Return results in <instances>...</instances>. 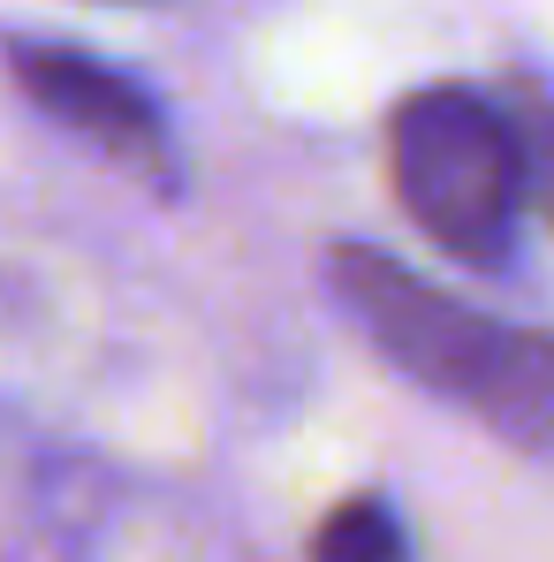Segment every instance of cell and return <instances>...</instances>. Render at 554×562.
<instances>
[{"mask_svg": "<svg viewBox=\"0 0 554 562\" xmlns=\"http://www.w3.org/2000/svg\"><path fill=\"white\" fill-rule=\"evenodd\" d=\"M335 289L350 304V319L372 342L433 395L463 403L471 418H486L494 434L554 449V342L524 327H494L478 312H463L456 296L426 289L410 267L380 259L365 244L335 251Z\"/></svg>", "mask_w": 554, "mask_h": 562, "instance_id": "cell-1", "label": "cell"}, {"mask_svg": "<svg viewBox=\"0 0 554 562\" xmlns=\"http://www.w3.org/2000/svg\"><path fill=\"white\" fill-rule=\"evenodd\" d=\"M387 168L403 213L456 259H501L532 190L524 130L463 85L410 92L387 122Z\"/></svg>", "mask_w": 554, "mask_h": 562, "instance_id": "cell-2", "label": "cell"}, {"mask_svg": "<svg viewBox=\"0 0 554 562\" xmlns=\"http://www.w3.org/2000/svg\"><path fill=\"white\" fill-rule=\"evenodd\" d=\"M8 69L54 122L92 137L99 153L145 168V176H168V122L122 69H106L77 46H54V38H8Z\"/></svg>", "mask_w": 554, "mask_h": 562, "instance_id": "cell-3", "label": "cell"}, {"mask_svg": "<svg viewBox=\"0 0 554 562\" xmlns=\"http://www.w3.org/2000/svg\"><path fill=\"white\" fill-rule=\"evenodd\" d=\"M312 562H403V525H395V509L372 502V494H350V502L319 525Z\"/></svg>", "mask_w": 554, "mask_h": 562, "instance_id": "cell-4", "label": "cell"}, {"mask_svg": "<svg viewBox=\"0 0 554 562\" xmlns=\"http://www.w3.org/2000/svg\"><path fill=\"white\" fill-rule=\"evenodd\" d=\"M524 160H532V198L554 213V114H540L524 130Z\"/></svg>", "mask_w": 554, "mask_h": 562, "instance_id": "cell-5", "label": "cell"}]
</instances>
